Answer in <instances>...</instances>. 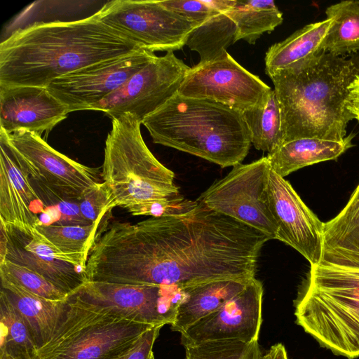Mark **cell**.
<instances>
[{
    "instance_id": "d6986e66",
    "label": "cell",
    "mask_w": 359,
    "mask_h": 359,
    "mask_svg": "<svg viewBox=\"0 0 359 359\" xmlns=\"http://www.w3.org/2000/svg\"><path fill=\"white\" fill-rule=\"evenodd\" d=\"M45 210L29 176L0 140V221L8 229L31 233L42 224L39 216Z\"/></svg>"
},
{
    "instance_id": "4fadbf2b",
    "label": "cell",
    "mask_w": 359,
    "mask_h": 359,
    "mask_svg": "<svg viewBox=\"0 0 359 359\" xmlns=\"http://www.w3.org/2000/svg\"><path fill=\"white\" fill-rule=\"evenodd\" d=\"M162 287L86 280L67 299L83 308L151 326L171 324L174 312Z\"/></svg>"
},
{
    "instance_id": "e0dca14e",
    "label": "cell",
    "mask_w": 359,
    "mask_h": 359,
    "mask_svg": "<svg viewBox=\"0 0 359 359\" xmlns=\"http://www.w3.org/2000/svg\"><path fill=\"white\" fill-rule=\"evenodd\" d=\"M6 228L8 234L6 259L37 272L67 294L86 281L87 261L62 252L37 229L28 233Z\"/></svg>"
},
{
    "instance_id": "30bf717a",
    "label": "cell",
    "mask_w": 359,
    "mask_h": 359,
    "mask_svg": "<svg viewBox=\"0 0 359 359\" xmlns=\"http://www.w3.org/2000/svg\"><path fill=\"white\" fill-rule=\"evenodd\" d=\"M96 14L123 36L154 53L182 49L201 25L165 8L160 1H112Z\"/></svg>"
},
{
    "instance_id": "4316f807",
    "label": "cell",
    "mask_w": 359,
    "mask_h": 359,
    "mask_svg": "<svg viewBox=\"0 0 359 359\" xmlns=\"http://www.w3.org/2000/svg\"><path fill=\"white\" fill-rule=\"evenodd\" d=\"M237 28L224 13L213 16L195 28L186 45L200 56L198 63H206L224 57L228 47L236 42Z\"/></svg>"
},
{
    "instance_id": "e575fe53",
    "label": "cell",
    "mask_w": 359,
    "mask_h": 359,
    "mask_svg": "<svg viewBox=\"0 0 359 359\" xmlns=\"http://www.w3.org/2000/svg\"><path fill=\"white\" fill-rule=\"evenodd\" d=\"M163 326L156 325L147 330L128 351L113 359H150L154 343Z\"/></svg>"
},
{
    "instance_id": "74e56055",
    "label": "cell",
    "mask_w": 359,
    "mask_h": 359,
    "mask_svg": "<svg viewBox=\"0 0 359 359\" xmlns=\"http://www.w3.org/2000/svg\"><path fill=\"white\" fill-rule=\"evenodd\" d=\"M8 244V231L4 223L0 221V264L3 263L6 259Z\"/></svg>"
},
{
    "instance_id": "4dcf8cb0",
    "label": "cell",
    "mask_w": 359,
    "mask_h": 359,
    "mask_svg": "<svg viewBox=\"0 0 359 359\" xmlns=\"http://www.w3.org/2000/svg\"><path fill=\"white\" fill-rule=\"evenodd\" d=\"M0 277L48 300L64 301L68 295L37 272L8 259L0 264Z\"/></svg>"
},
{
    "instance_id": "ffe728a7",
    "label": "cell",
    "mask_w": 359,
    "mask_h": 359,
    "mask_svg": "<svg viewBox=\"0 0 359 359\" xmlns=\"http://www.w3.org/2000/svg\"><path fill=\"white\" fill-rule=\"evenodd\" d=\"M252 279H222L179 289L182 299L175 307L171 330L182 333L242 292Z\"/></svg>"
},
{
    "instance_id": "8fae6325",
    "label": "cell",
    "mask_w": 359,
    "mask_h": 359,
    "mask_svg": "<svg viewBox=\"0 0 359 359\" xmlns=\"http://www.w3.org/2000/svg\"><path fill=\"white\" fill-rule=\"evenodd\" d=\"M189 68L172 51L156 55L90 110L111 119L129 114L142 123L177 93Z\"/></svg>"
},
{
    "instance_id": "83f0119b",
    "label": "cell",
    "mask_w": 359,
    "mask_h": 359,
    "mask_svg": "<svg viewBox=\"0 0 359 359\" xmlns=\"http://www.w3.org/2000/svg\"><path fill=\"white\" fill-rule=\"evenodd\" d=\"M241 114L257 149L269 154L282 144L280 110L274 89L263 102Z\"/></svg>"
},
{
    "instance_id": "9a60e30c",
    "label": "cell",
    "mask_w": 359,
    "mask_h": 359,
    "mask_svg": "<svg viewBox=\"0 0 359 359\" xmlns=\"http://www.w3.org/2000/svg\"><path fill=\"white\" fill-rule=\"evenodd\" d=\"M262 297V284L254 278L242 292L181 333L182 344L185 348L212 341H258Z\"/></svg>"
},
{
    "instance_id": "d6a6232c",
    "label": "cell",
    "mask_w": 359,
    "mask_h": 359,
    "mask_svg": "<svg viewBox=\"0 0 359 359\" xmlns=\"http://www.w3.org/2000/svg\"><path fill=\"white\" fill-rule=\"evenodd\" d=\"M81 213L90 224L97 225L104 233L109 226L111 211L116 207L102 182L88 191L78 201Z\"/></svg>"
},
{
    "instance_id": "3957f363",
    "label": "cell",
    "mask_w": 359,
    "mask_h": 359,
    "mask_svg": "<svg viewBox=\"0 0 359 359\" xmlns=\"http://www.w3.org/2000/svg\"><path fill=\"white\" fill-rule=\"evenodd\" d=\"M359 76V55L322 52L269 76L281 116L282 143L302 137L341 141L353 116L349 86Z\"/></svg>"
},
{
    "instance_id": "603a6c76",
    "label": "cell",
    "mask_w": 359,
    "mask_h": 359,
    "mask_svg": "<svg viewBox=\"0 0 359 359\" xmlns=\"http://www.w3.org/2000/svg\"><path fill=\"white\" fill-rule=\"evenodd\" d=\"M353 137L354 135L350 134L341 141L297 138L282 143L266 157L271 169L284 177L302 168L337 159L353 147Z\"/></svg>"
},
{
    "instance_id": "1f68e13d",
    "label": "cell",
    "mask_w": 359,
    "mask_h": 359,
    "mask_svg": "<svg viewBox=\"0 0 359 359\" xmlns=\"http://www.w3.org/2000/svg\"><path fill=\"white\" fill-rule=\"evenodd\" d=\"M184 348V359H260L262 355L258 341H212Z\"/></svg>"
},
{
    "instance_id": "7402d4cb",
    "label": "cell",
    "mask_w": 359,
    "mask_h": 359,
    "mask_svg": "<svg viewBox=\"0 0 359 359\" xmlns=\"http://www.w3.org/2000/svg\"><path fill=\"white\" fill-rule=\"evenodd\" d=\"M2 290L20 313L32 335L36 350L53 337L67 309L66 299L52 301L36 296L6 280Z\"/></svg>"
},
{
    "instance_id": "5b68a950",
    "label": "cell",
    "mask_w": 359,
    "mask_h": 359,
    "mask_svg": "<svg viewBox=\"0 0 359 359\" xmlns=\"http://www.w3.org/2000/svg\"><path fill=\"white\" fill-rule=\"evenodd\" d=\"M142 124L153 142L222 168L241 163L251 146L242 114L222 104L176 94Z\"/></svg>"
},
{
    "instance_id": "8d00e7d4",
    "label": "cell",
    "mask_w": 359,
    "mask_h": 359,
    "mask_svg": "<svg viewBox=\"0 0 359 359\" xmlns=\"http://www.w3.org/2000/svg\"><path fill=\"white\" fill-rule=\"evenodd\" d=\"M260 359H290L285 346L278 343L272 346L262 355Z\"/></svg>"
},
{
    "instance_id": "cb8c5ba5",
    "label": "cell",
    "mask_w": 359,
    "mask_h": 359,
    "mask_svg": "<svg viewBox=\"0 0 359 359\" xmlns=\"http://www.w3.org/2000/svg\"><path fill=\"white\" fill-rule=\"evenodd\" d=\"M332 23L331 18L310 23L270 46L264 58L266 74L269 76L294 63L322 53V43Z\"/></svg>"
},
{
    "instance_id": "f546056e",
    "label": "cell",
    "mask_w": 359,
    "mask_h": 359,
    "mask_svg": "<svg viewBox=\"0 0 359 359\" xmlns=\"http://www.w3.org/2000/svg\"><path fill=\"white\" fill-rule=\"evenodd\" d=\"M38 231L62 252L88 261L96 240L103 233L95 224L39 225Z\"/></svg>"
},
{
    "instance_id": "d4e9b609",
    "label": "cell",
    "mask_w": 359,
    "mask_h": 359,
    "mask_svg": "<svg viewBox=\"0 0 359 359\" xmlns=\"http://www.w3.org/2000/svg\"><path fill=\"white\" fill-rule=\"evenodd\" d=\"M236 24V41L255 44L265 32H271L283 21V13L273 1L235 0L225 13Z\"/></svg>"
},
{
    "instance_id": "8992f818",
    "label": "cell",
    "mask_w": 359,
    "mask_h": 359,
    "mask_svg": "<svg viewBox=\"0 0 359 359\" xmlns=\"http://www.w3.org/2000/svg\"><path fill=\"white\" fill-rule=\"evenodd\" d=\"M296 323L334 354L359 357V268L320 262L294 301Z\"/></svg>"
},
{
    "instance_id": "f35d334b",
    "label": "cell",
    "mask_w": 359,
    "mask_h": 359,
    "mask_svg": "<svg viewBox=\"0 0 359 359\" xmlns=\"http://www.w3.org/2000/svg\"><path fill=\"white\" fill-rule=\"evenodd\" d=\"M150 359H155V358H154V354L151 355V358H150Z\"/></svg>"
},
{
    "instance_id": "ba28073f",
    "label": "cell",
    "mask_w": 359,
    "mask_h": 359,
    "mask_svg": "<svg viewBox=\"0 0 359 359\" xmlns=\"http://www.w3.org/2000/svg\"><path fill=\"white\" fill-rule=\"evenodd\" d=\"M0 140L28 176L60 199L78 201L103 182L102 168L88 167L69 158L34 133L21 130L7 134L0 129Z\"/></svg>"
},
{
    "instance_id": "7c38bea8",
    "label": "cell",
    "mask_w": 359,
    "mask_h": 359,
    "mask_svg": "<svg viewBox=\"0 0 359 359\" xmlns=\"http://www.w3.org/2000/svg\"><path fill=\"white\" fill-rule=\"evenodd\" d=\"M271 90L228 53L190 67L177 94L212 100L242 113L263 102Z\"/></svg>"
},
{
    "instance_id": "44dd1931",
    "label": "cell",
    "mask_w": 359,
    "mask_h": 359,
    "mask_svg": "<svg viewBox=\"0 0 359 359\" xmlns=\"http://www.w3.org/2000/svg\"><path fill=\"white\" fill-rule=\"evenodd\" d=\"M320 262L359 268V184L342 210L323 223Z\"/></svg>"
},
{
    "instance_id": "6da1fadb",
    "label": "cell",
    "mask_w": 359,
    "mask_h": 359,
    "mask_svg": "<svg viewBox=\"0 0 359 359\" xmlns=\"http://www.w3.org/2000/svg\"><path fill=\"white\" fill-rule=\"evenodd\" d=\"M266 233L196 200L191 208L132 224L114 222L96 240L87 280L176 287L255 278Z\"/></svg>"
},
{
    "instance_id": "836d02e7",
    "label": "cell",
    "mask_w": 359,
    "mask_h": 359,
    "mask_svg": "<svg viewBox=\"0 0 359 359\" xmlns=\"http://www.w3.org/2000/svg\"><path fill=\"white\" fill-rule=\"evenodd\" d=\"M235 0H165L160 1L165 8L185 18L202 24L213 16L225 13Z\"/></svg>"
},
{
    "instance_id": "ac0fdd59",
    "label": "cell",
    "mask_w": 359,
    "mask_h": 359,
    "mask_svg": "<svg viewBox=\"0 0 359 359\" xmlns=\"http://www.w3.org/2000/svg\"><path fill=\"white\" fill-rule=\"evenodd\" d=\"M67 108L46 88L0 85V129L41 135L67 118Z\"/></svg>"
},
{
    "instance_id": "9c48e42d",
    "label": "cell",
    "mask_w": 359,
    "mask_h": 359,
    "mask_svg": "<svg viewBox=\"0 0 359 359\" xmlns=\"http://www.w3.org/2000/svg\"><path fill=\"white\" fill-rule=\"evenodd\" d=\"M271 165L266 156L238 164L196 199L207 208L276 239L278 228L268 201Z\"/></svg>"
},
{
    "instance_id": "5bb4252c",
    "label": "cell",
    "mask_w": 359,
    "mask_h": 359,
    "mask_svg": "<svg viewBox=\"0 0 359 359\" xmlns=\"http://www.w3.org/2000/svg\"><path fill=\"white\" fill-rule=\"evenodd\" d=\"M156 56L154 52L142 48L60 77L46 88L69 112L90 110Z\"/></svg>"
},
{
    "instance_id": "52a82bcc",
    "label": "cell",
    "mask_w": 359,
    "mask_h": 359,
    "mask_svg": "<svg viewBox=\"0 0 359 359\" xmlns=\"http://www.w3.org/2000/svg\"><path fill=\"white\" fill-rule=\"evenodd\" d=\"M66 302L60 323L50 341L36 351L35 359H113L154 327Z\"/></svg>"
},
{
    "instance_id": "277c9868",
    "label": "cell",
    "mask_w": 359,
    "mask_h": 359,
    "mask_svg": "<svg viewBox=\"0 0 359 359\" xmlns=\"http://www.w3.org/2000/svg\"><path fill=\"white\" fill-rule=\"evenodd\" d=\"M141 124L129 114L112 119L105 141L102 181L116 207L133 215L158 217L184 211L190 201L174 184V172L146 145Z\"/></svg>"
},
{
    "instance_id": "d590c367",
    "label": "cell",
    "mask_w": 359,
    "mask_h": 359,
    "mask_svg": "<svg viewBox=\"0 0 359 359\" xmlns=\"http://www.w3.org/2000/svg\"><path fill=\"white\" fill-rule=\"evenodd\" d=\"M348 109L353 118L359 121V76L349 86Z\"/></svg>"
},
{
    "instance_id": "f1b7e54d",
    "label": "cell",
    "mask_w": 359,
    "mask_h": 359,
    "mask_svg": "<svg viewBox=\"0 0 359 359\" xmlns=\"http://www.w3.org/2000/svg\"><path fill=\"white\" fill-rule=\"evenodd\" d=\"M36 348L24 320L0 292V359H35Z\"/></svg>"
},
{
    "instance_id": "484cf974",
    "label": "cell",
    "mask_w": 359,
    "mask_h": 359,
    "mask_svg": "<svg viewBox=\"0 0 359 359\" xmlns=\"http://www.w3.org/2000/svg\"><path fill=\"white\" fill-rule=\"evenodd\" d=\"M332 23L322 50L337 56L359 52V0L342 1L326 8Z\"/></svg>"
},
{
    "instance_id": "7a4b0ae2",
    "label": "cell",
    "mask_w": 359,
    "mask_h": 359,
    "mask_svg": "<svg viewBox=\"0 0 359 359\" xmlns=\"http://www.w3.org/2000/svg\"><path fill=\"white\" fill-rule=\"evenodd\" d=\"M142 48L94 13L81 20L36 22L0 43V85L46 88L86 67Z\"/></svg>"
},
{
    "instance_id": "2e32d148",
    "label": "cell",
    "mask_w": 359,
    "mask_h": 359,
    "mask_svg": "<svg viewBox=\"0 0 359 359\" xmlns=\"http://www.w3.org/2000/svg\"><path fill=\"white\" fill-rule=\"evenodd\" d=\"M266 191L278 228L276 239L299 252L311 266L318 264L323 257V223L303 202L290 182L271 168Z\"/></svg>"
}]
</instances>
